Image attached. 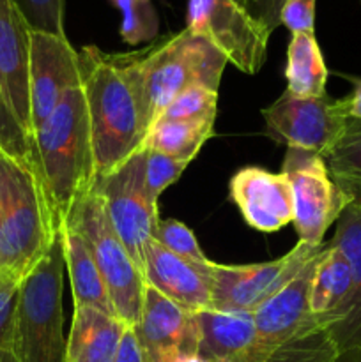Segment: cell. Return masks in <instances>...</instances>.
<instances>
[{
	"label": "cell",
	"mask_w": 361,
	"mask_h": 362,
	"mask_svg": "<svg viewBox=\"0 0 361 362\" xmlns=\"http://www.w3.org/2000/svg\"><path fill=\"white\" fill-rule=\"evenodd\" d=\"M78 57L99 177L140 151L149 127L127 71L126 53H106L91 45L81 48Z\"/></svg>",
	"instance_id": "obj_1"
},
{
	"label": "cell",
	"mask_w": 361,
	"mask_h": 362,
	"mask_svg": "<svg viewBox=\"0 0 361 362\" xmlns=\"http://www.w3.org/2000/svg\"><path fill=\"white\" fill-rule=\"evenodd\" d=\"M32 152L57 228L71 207L91 193L96 161L84 87L67 90L52 115L34 131Z\"/></svg>",
	"instance_id": "obj_2"
},
{
	"label": "cell",
	"mask_w": 361,
	"mask_h": 362,
	"mask_svg": "<svg viewBox=\"0 0 361 362\" xmlns=\"http://www.w3.org/2000/svg\"><path fill=\"white\" fill-rule=\"evenodd\" d=\"M126 62L149 129L186 88L205 87L218 92L227 66L225 57L207 39L188 28L140 52L126 53Z\"/></svg>",
	"instance_id": "obj_3"
},
{
	"label": "cell",
	"mask_w": 361,
	"mask_h": 362,
	"mask_svg": "<svg viewBox=\"0 0 361 362\" xmlns=\"http://www.w3.org/2000/svg\"><path fill=\"white\" fill-rule=\"evenodd\" d=\"M59 228L34 166L0 151V272L23 279Z\"/></svg>",
	"instance_id": "obj_4"
},
{
	"label": "cell",
	"mask_w": 361,
	"mask_h": 362,
	"mask_svg": "<svg viewBox=\"0 0 361 362\" xmlns=\"http://www.w3.org/2000/svg\"><path fill=\"white\" fill-rule=\"evenodd\" d=\"M64 272L66 262L59 230L48 253L20 283L13 332L16 362H66Z\"/></svg>",
	"instance_id": "obj_5"
},
{
	"label": "cell",
	"mask_w": 361,
	"mask_h": 362,
	"mask_svg": "<svg viewBox=\"0 0 361 362\" xmlns=\"http://www.w3.org/2000/svg\"><path fill=\"white\" fill-rule=\"evenodd\" d=\"M62 225L76 230L91 247L117 317L127 325H137L147 283L140 265L117 235L103 198L92 189L71 207Z\"/></svg>",
	"instance_id": "obj_6"
},
{
	"label": "cell",
	"mask_w": 361,
	"mask_h": 362,
	"mask_svg": "<svg viewBox=\"0 0 361 362\" xmlns=\"http://www.w3.org/2000/svg\"><path fill=\"white\" fill-rule=\"evenodd\" d=\"M92 189L103 198L117 235L144 271L145 247L154 239L159 223L158 200L145 186V148L112 172L96 177Z\"/></svg>",
	"instance_id": "obj_7"
},
{
	"label": "cell",
	"mask_w": 361,
	"mask_h": 362,
	"mask_svg": "<svg viewBox=\"0 0 361 362\" xmlns=\"http://www.w3.org/2000/svg\"><path fill=\"white\" fill-rule=\"evenodd\" d=\"M282 172L292 187V223L299 240L308 246H321L326 232L338 221L350 198L336 186L317 152L287 147Z\"/></svg>",
	"instance_id": "obj_8"
},
{
	"label": "cell",
	"mask_w": 361,
	"mask_h": 362,
	"mask_svg": "<svg viewBox=\"0 0 361 362\" xmlns=\"http://www.w3.org/2000/svg\"><path fill=\"white\" fill-rule=\"evenodd\" d=\"M186 28L243 73L257 74L264 66L271 32L234 0H188Z\"/></svg>",
	"instance_id": "obj_9"
},
{
	"label": "cell",
	"mask_w": 361,
	"mask_h": 362,
	"mask_svg": "<svg viewBox=\"0 0 361 362\" xmlns=\"http://www.w3.org/2000/svg\"><path fill=\"white\" fill-rule=\"evenodd\" d=\"M321 246H308L299 240L282 258L264 264L223 265L209 262L211 310L253 313L292 276H296Z\"/></svg>",
	"instance_id": "obj_10"
},
{
	"label": "cell",
	"mask_w": 361,
	"mask_h": 362,
	"mask_svg": "<svg viewBox=\"0 0 361 362\" xmlns=\"http://www.w3.org/2000/svg\"><path fill=\"white\" fill-rule=\"evenodd\" d=\"M265 133L276 144L324 154L338 140L347 122L343 99L328 94L299 98L283 92L273 105L262 110Z\"/></svg>",
	"instance_id": "obj_11"
},
{
	"label": "cell",
	"mask_w": 361,
	"mask_h": 362,
	"mask_svg": "<svg viewBox=\"0 0 361 362\" xmlns=\"http://www.w3.org/2000/svg\"><path fill=\"white\" fill-rule=\"evenodd\" d=\"M80 85V57L67 37L30 30L28 94L32 136L52 115L67 90Z\"/></svg>",
	"instance_id": "obj_12"
},
{
	"label": "cell",
	"mask_w": 361,
	"mask_h": 362,
	"mask_svg": "<svg viewBox=\"0 0 361 362\" xmlns=\"http://www.w3.org/2000/svg\"><path fill=\"white\" fill-rule=\"evenodd\" d=\"M321 250L276 293L253 311L257 343L250 356H260L289 341L306 329L319 325L310 311V286Z\"/></svg>",
	"instance_id": "obj_13"
},
{
	"label": "cell",
	"mask_w": 361,
	"mask_h": 362,
	"mask_svg": "<svg viewBox=\"0 0 361 362\" xmlns=\"http://www.w3.org/2000/svg\"><path fill=\"white\" fill-rule=\"evenodd\" d=\"M133 327L147 362H176L198 350L193 311L184 310L149 285H145L140 320Z\"/></svg>",
	"instance_id": "obj_14"
},
{
	"label": "cell",
	"mask_w": 361,
	"mask_h": 362,
	"mask_svg": "<svg viewBox=\"0 0 361 362\" xmlns=\"http://www.w3.org/2000/svg\"><path fill=\"white\" fill-rule=\"evenodd\" d=\"M229 193L253 230L273 233L294 221L292 187L283 172L244 166L230 179Z\"/></svg>",
	"instance_id": "obj_15"
},
{
	"label": "cell",
	"mask_w": 361,
	"mask_h": 362,
	"mask_svg": "<svg viewBox=\"0 0 361 362\" xmlns=\"http://www.w3.org/2000/svg\"><path fill=\"white\" fill-rule=\"evenodd\" d=\"M28 59L30 27L13 0H0V81L14 117L32 144Z\"/></svg>",
	"instance_id": "obj_16"
},
{
	"label": "cell",
	"mask_w": 361,
	"mask_h": 362,
	"mask_svg": "<svg viewBox=\"0 0 361 362\" xmlns=\"http://www.w3.org/2000/svg\"><path fill=\"white\" fill-rule=\"evenodd\" d=\"M209 262L195 264L184 260L152 239L144 255L145 283L184 310L193 313L211 310Z\"/></svg>",
	"instance_id": "obj_17"
},
{
	"label": "cell",
	"mask_w": 361,
	"mask_h": 362,
	"mask_svg": "<svg viewBox=\"0 0 361 362\" xmlns=\"http://www.w3.org/2000/svg\"><path fill=\"white\" fill-rule=\"evenodd\" d=\"M353 271L342 251L324 243L315 264L310 286V311L319 325L335 331L342 324L353 299Z\"/></svg>",
	"instance_id": "obj_18"
},
{
	"label": "cell",
	"mask_w": 361,
	"mask_h": 362,
	"mask_svg": "<svg viewBox=\"0 0 361 362\" xmlns=\"http://www.w3.org/2000/svg\"><path fill=\"white\" fill-rule=\"evenodd\" d=\"M198 350L211 362H243L257 343L253 315L243 311L204 310L195 313Z\"/></svg>",
	"instance_id": "obj_19"
},
{
	"label": "cell",
	"mask_w": 361,
	"mask_h": 362,
	"mask_svg": "<svg viewBox=\"0 0 361 362\" xmlns=\"http://www.w3.org/2000/svg\"><path fill=\"white\" fill-rule=\"evenodd\" d=\"M127 324L91 306H74L66 362H113Z\"/></svg>",
	"instance_id": "obj_20"
},
{
	"label": "cell",
	"mask_w": 361,
	"mask_h": 362,
	"mask_svg": "<svg viewBox=\"0 0 361 362\" xmlns=\"http://www.w3.org/2000/svg\"><path fill=\"white\" fill-rule=\"evenodd\" d=\"M331 243L347 258L353 271V299L342 324L331 332L342 352H361V198L350 202L336 221Z\"/></svg>",
	"instance_id": "obj_21"
},
{
	"label": "cell",
	"mask_w": 361,
	"mask_h": 362,
	"mask_svg": "<svg viewBox=\"0 0 361 362\" xmlns=\"http://www.w3.org/2000/svg\"><path fill=\"white\" fill-rule=\"evenodd\" d=\"M60 237H62L64 262L73 290L74 306H91L105 313L115 315L105 279L84 237L67 225L60 226Z\"/></svg>",
	"instance_id": "obj_22"
},
{
	"label": "cell",
	"mask_w": 361,
	"mask_h": 362,
	"mask_svg": "<svg viewBox=\"0 0 361 362\" xmlns=\"http://www.w3.org/2000/svg\"><path fill=\"white\" fill-rule=\"evenodd\" d=\"M287 90L299 98L326 94L328 67L315 34H292L287 48Z\"/></svg>",
	"instance_id": "obj_23"
},
{
	"label": "cell",
	"mask_w": 361,
	"mask_h": 362,
	"mask_svg": "<svg viewBox=\"0 0 361 362\" xmlns=\"http://www.w3.org/2000/svg\"><path fill=\"white\" fill-rule=\"evenodd\" d=\"M322 159L331 179L350 202L361 198V119H347L342 134Z\"/></svg>",
	"instance_id": "obj_24"
},
{
	"label": "cell",
	"mask_w": 361,
	"mask_h": 362,
	"mask_svg": "<svg viewBox=\"0 0 361 362\" xmlns=\"http://www.w3.org/2000/svg\"><path fill=\"white\" fill-rule=\"evenodd\" d=\"M212 133H214V122L158 120L147 131L142 147L191 163L205 141L212 136Z\"/></svg>",
	"instance_id": "obj_25"
},
{
	"label": "cell",
	"mask_w": 361,
	"mask_h": 362,
	"mask_svg": "<svg viewBox=\"0 0 361 362\" xmlns=\"http://www.w3.org/2000/svg\"><path fill=\"white\" fill-rule=\"evenodd\" d=\"M120 11L119 34L130 46L151 42L159 34V18L152 0H110Z\"/></svg>",
	"instance_id": "obj_26"
},
{
	"label": "cell",
	"mask_w": 361,
	"mask_h": 362,
	"mask_svg": "<svg viewBox=\"0 0 361 362\" xmlns=\"http://www.w3.org/2000/svg\"><path fill=\"white\" fill-rule=\"evenodd\" d=\"M218 92L205 87H190L180 92L165 108L158 120L180 122H214ZM156 120V122H158Z\"/></svg>",
	"instance_id": "obj_27"
},
{
	"label": "cell",
	"mask_w": 361,
	"mask_h": 362,
	"mask_svg": "<svg viewBox=\"0 0 361 362\" xmlns=\"http://www.w3.org/2000/svg\"><path fill=\"white\" fill-rule=\"evenodd\" d=\"M154 240L168 251L176 253L177 257L184 258V260L195 262V264L209 262L195 233L183 221H177V219H159L158 228H156L154 233Z\"/></svg>",
	"instance_id": "obj_28"
},
{
	"label": "cell",
	"mask_w": 361,
	"mask_h": 362,
	"mask_svg": "<svg viewBox=\"0 0 361 362\" xmlns=\"http://www.w3.org/2000/svg\"><path fill=\"white\" fill-rule=\"evenodd\" d=\"M30 30L67 37L64 28L66 0H13Z\"/></svg>",
	"instance_id": "obj_29"
},
{
	"label": "cell",
	"mask_w": 361,
	"mask_h": 362,
	"mask_svg": "<svg viewBox=\"0 0 361 362\" xmlns=\"http://www.w3.org/2000/svg\"><path fill=\"white\" fill-rule=\"evenodd\" d=\"M0 151L35 168L32 144L23 127L20 126L18 119L14 117L9 103H7L2 81H0Z\"/></svg>",
	"instance_id": "obj_30"
},
{
	"label": "cell",
	"mask_w": 361,
	"mask_h": 362,
	"mask_svg": "<svg viewBox=\"0 0 361 362\" xmlns=\"http://www.w3.org/2000/svg\"><path fill=\"white\" fill-rule=\"evenodd\" d=\"M190 161L172 158V156L152 151V148H145V186H147L151 197L158 200L163 191L183 175Z\"/></svg>",
	"instance_id": "obj_31"
},
{
	"label": "cell",
	"mask_w": 361,
	"mask_h": 362,
	"mask_svg": "<svg viewBox=\"0 0 361 362\" xmlns=\"http://www.w3.org/2000/svg\"><path fill=\"white\" fill-rule=\"evenodd\" d=\"M20 283V279L0 272V362H16L13 354V332Z\"/></svg>",
	"instance_id": "obj_32"
},
{
	"label": "cell",
	"mask_w": 361,
	"mask_h": 362,
	"mask_svg": "<svg viewBox=\"0 0 361 362\" xmlns=\"http://www.w3.org/2000/svg\"><path fill=\"white\" fill-rule=\"evenodd\" d=\"M315 2L317 0H285L280 23L292 34H315Z\"/></svg>",
	"instance_id": "obj_33"
},
{
	"label": "cell",
	"mask_w": 361,
	"mask_h": 362,
	"mask_svg": "<svg viewBox=\"0 0 361 362\" xmlns=\"http://www.w3.org/2000/svg\"><path fill=\"white\" fill-rule=\"evenodd\" d=\"M283 4L285 0H246L244 9L253 20H257L262 27H265L273 34L280 25V13H282Z\"/></svg>",
	"instance_id": "obj_34"
},
{
	"label": "cell",
	"mask_w": 361,
	"mask_h": 362,
	"mask_svg": "<svg viewBox=\"0 0 361 362\" xmlns=\"http://www.w3.org/2000/svg\"><path fill=\"white\" fill-rule=\"evenodd\" d=\"M113 362H147L144 349H142L140 341H138V336L134 332L133 325H127Z\"/></svg>",
	"instance_id": "obj_35"
},
{
	"label": "cell",
	"mask_w": 361,
	"mask_h": 362,
	"mask_svg": "<svg viewBox=\"0 0 361 362\" xmlns=\"http://www.w3.org/2000/svg\"><path fill=\"white\" fill-rule=\"evenodd\" d=\"M343 105H345L347 117L353 119H361V80L356 81L353 94L343 98Z\"/></svg>",
	"instance_id": "obj_36"
},
{
	"label": "cell",
	"mask_w": 361,
	"mask_h": 362,
	"mask_svg": "<svg viewBox=\"0 0 361 362\" xmlns=\"http://www.w3.org/2000/svg\"><path fill=\"white\" fill-rule=\"evenodd\" d=\"M338 362H361L360 350H349V352H342Z\"/></svg>",
	"instance_id": "obj_37"
},
{
	"label": "cell",
	"mask_w": 361,
	"mask_h": 362,
	"mask_svg": "<svg viewBox=\"0 0 361 362\" xmlns=\"http://www.w3.org/2000/svg\"><path fill=\"white\" fill-rule=\"evenodd\" d=\"M176 362H211V361H207L205 357H202L200 354H188V356H183Z\"/></svg>",
	"instance_id": "obj_38"
},
{
	"label": "cell",
	"mask_w": 361,
	"mask_h": 362,
	"mask_svg": "<svg viewBox=\"0 0 361 362\" xmlns=\"http://www.w3.org/2000/svg\"><path fill=\"white\" fill-rule=\"evenodd\" d=\"M234 2H237V4H239V6L244 7V2H246V0H234Z\"/></svg>",
	"instance_id": "obj_39"
}]
</instances>
